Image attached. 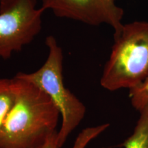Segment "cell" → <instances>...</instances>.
<instances>
[{
  "instance_id": "obj_7",
  "label": "cell",
  "mask_w": 148,
  "mask_h": 148,
  "mask_svg": "<svg viewBox=\"0 0 148 148\" xmlns=\"http://www.w3.org/2000/svg\"><path fill=\"white\" fill-rule=\"evenodd\" d=\"M16 99V84L14 77L0 78V129L13 106Z\"/></svg>"
},
{
  "instance_id": "obj_9",
  "label": "cell",
  "mask_w": 148,
  "mask_h": 148,
  "mask_svg": "<svg viewBox=\"0 0 148 148\" xmlns=\"http://www.w3.org/2000/svg\"><path fill=\"white\" fill-rule=\"evenodd\" d=\"M132 106L138 112L148 106V77L137 87L129 90Z\"/></svg>"
},
{
  "instance_id": "obj_5",
  "label": "cell",
  "mask_w": 148,
  "mask_h": 148,
  "mask_svg": "<svg viewBox=\"0 0 148 148\" xmlns=\"http://www.w3.org/2000/svg\"><path fill=\"white\" fill-rule=\"evenodd\" d=\"M41 2L44 10H50L58 17L95 26L109 25L114 29V35L123 26V10L115 0H41Z\"/></svg>"
},
{
  "instance_id": "obj_6",
  "label": "cell",
  "mask_w": 148,
  "mask_h": 148,
  "mask_svg": "<svg viewBox=\"0 0 148 148\" xmlns=\"http://www.w3.org/2000/svg\"><path fill=\"white\" fill-rule=\"evenodd\" d=\"M138 112L139 117L133 132L122 143L124 148H148V106Z\"/></svg>"
},
{
  "instance_id": "obj_10",
  "label": "cell",
  "mask_w": 148,
  "mask_h": 148,
  "mask_svg": "<svg viewBox=\"0 0 148 148\" xmlns=\"http://www.w3.org/2000/svg\"><path fill=\"white\" fill-rule=\"evenodd\" d=\"M58 131L49 136L42 145L38 148H61L58 143Z\"/></svg>"
},
{
  "instance_id": "obj_2",
  "label": "cell",
  "mask_w": 148,
  "mask_h": 148,
  "mask_svg": "<svg viewBox=\"0 0 148 148\" xmlns=\"http://www.w3.org/2000/svg\"><path fill=\"white\" fill-rule=\"evenodd\" d=\"M148 77V22L123 25L114 35L110 57L103 67L100 84L115 90L137 87Z\"/></svg>"
},
{
  "instance_id": "obj_8",
  "label": "cell",
  "mask_w": 148,
  "mask_h": 148,
  "mask_svg": "<svg viewBox=\"0 0 148 148\" xmlns=\"http://www.w3.org/2000/svg\"><path fill=\"white\" fill-rule=\"evenodd\" d=\"M109 126H110L109 123H103L95 126L86 127L77 135L71 148H86L90 142L102 134L108 128Z\"/></svg>"
},
{
  "instance_id": "obj_1",
  "label": "cell",
  "mask_w": 148,
  "mask_h": 148,
  "mask_svg": "<svg viewBox=\"0 0 148 148\" xmlns=\"http://www.w3.org/2000/svg\"><path fill=\"white\" fill-rule=\"evenodd\" d=\"M13 77L16 99L0 129V148H38L58 131L60 112L38 86Z\"/></svg>"
},
{
  "instance_id": "obj_4",
  "label": "cell",
  "mask_w": 148,
  "mask_h": 148,
  "mask_svg": "<svg viewBox=\"0 0 148 148\" xmlns=\"http://www.w3.org/2000/svg\"><path fill=\"white\" fill-rule=\"evenodd\" d=\"M37 0H0V58L6 60L31 43L42 29Z\"/></svg>"
},
{
  "instance_id": "obj_3",
  "label": "cell",
  "mask_w": 148,
  "mask_h": 148,
  "mask_svg": "<svg viewBox=\"0 0 148 148\" xmlns=\"http://www.w3.org/2000/svg\"><path fill=\"white\" fill-rule=\"evenodd\" d=\"M48 49L45 63L32 73L18 72L16 77L32 83L45 92L60 112L61 125L58 131V143L64 145L72 132L82 122L86 114V106L64 86L63 81V51L54 36H47Z\"/></svg>"
}]
</instances>
